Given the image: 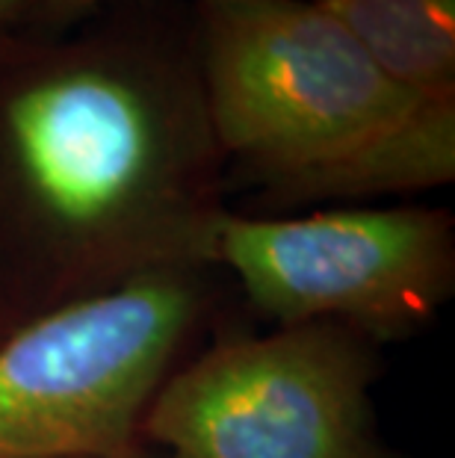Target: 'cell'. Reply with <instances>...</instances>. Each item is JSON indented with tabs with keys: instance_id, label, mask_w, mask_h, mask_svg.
<instances>
[{
	"instance_id": "cell-1",
	"label": "cell",
	"mask_w": 455,
	"mask_h": 458,
	"mask_svg": "<svg viewBox=\"0 0 455 458\" xmlns=\"http://www.w3.org/2000/svg\"><path fill=\"white\" fill-rule=\"evenodd\" d=\"M231 210L192 0L0 38V293L18 319L210 269Z\"/></svg>"
},
{
	"instance_id": "cell-7",
	"label": "cell",
	"mask_w": 455,
	"mask_h": 458,
	"mask_svg": "<svg viewBox=\"0 0 455 458\" xmlns=\"http://www.w3.org/2000/svg\"><path fill=\"white\" fill-rule=\"evenodd\" d=\"M115 4H131V0H33L30 27H38V30H60V27H69L74 21H80V18Z\"/></svg>"
},
{
	"instance_id": "cell-5",
	"label": "cell",
	"mask_w": 455,
	"mask_h": 458,
	"mask_svg": "<svg viewBox=\"0 0 455 458\" xmlns=\"http://www.w3.org/2000/svg\"><path fill=\"white\" fill-rule=\"evenodd\" d=\"M210 267L231 272L275 326L334 323L375 346L393 344L423 331L455 293V219L426 204L225 210Z\"/></svg>"
},
{
	"instance_id": "cell-2",
	"label": "cell",
	"mask_w": 455,
	"mask_h": 458,
	"mask_svg": "<svg viewBox=\"0 0 455 458\" xmlns=\"http://www.w3.org/2000/svg\"><path fill=\"white\" fill-rule=\"evenodd\" d=\"M192 15L228 204L284 216L455 178V104L396 86L314 0H192Z\"/></svg>"
},
{
	"instance_id": "cell-3",
	"label": "cell",
	"mask_w": 455,
	"mask_h": 458,
	"mask_svg": "<svg viewBox=\"0 0 455 458\" xmlns=\"http://www.w3.org/2000/svg\"><path fill=\"white\" fill-rule=\"evenodd\" d=\"M210 269L154 272L0 340V458H137L142 417L205 326Z\"/></svg>"
},
{
	"instance_id": "cell-8",
	"label": "cell",
	"mask_w": 455,
	"mask_h": 458,
	"mask_svg": "<svg viewBox=\"0 0 455 458\" xmlns=\"http://www.w3.org/2000/svg\"><path fill=\"white\" fill-rule=\"evenodd\" d=\"M33 18V0H0V38L21 30Z\"/></svg>"
},
{
	"instance_id": "cell-10",
	"label": "cell",
	"mask_w": 455,
	"mask_h": 458,
	"mask_svg": "<svg viewBox=\"0 0 455 458\" xmlns=\"http://www.w3.org/2000/svg\"><path fill=\"white\" fill-rule=\"evenodd\" d=\"M137 458H166V455H160V453H154V450H151V453H142V455H137Z\"/></svg>"
},
{
	"instance_id": "cell-6",
	"label": "cell",
	"mask_w": 455,
	"mask_h": 458,
	"mask_svg": "<svg viewBox=\"0 0 455 458\" xmlns=\"http://www.w3.org/2000/svg\"><path fill=\"white\" fill-rule=\"evenodd\" d=\"M405 92L455 104V0H314Z\"/></svg>"
},
{
	"instance_id": "cell-4",
	"label": "cell",
	"mask_w": 455,
	"mask_h": 458,
	"mask_svg": "<svg viewBox=\"0 0 455 458\" xmlns=\"http://www.w3.org/2000/svg\"><path fill=\"white\" fill-rule=\"evenodd\" d=\"M375 378V344L334 323L225 337L163 378L142 441L166 458H396Z\"/></svg>"
},
{
	"instance_id": "cell-9",
	"label": "cell",
	"mask_w": 455,
	"mask_h": 458,
	"mask_svg": "<svg viewBox=\"0 0 455 458\" xmlns=\"http://www.w3.org/2000/svg\"><path fill=\"white\" fill-rule=\"evenodd\" d=\"M18 326H21V319H18V314L9 308V301L4 299V293H0V340H4L9 331H15Z\"/></svg>"
}]
</instances>
